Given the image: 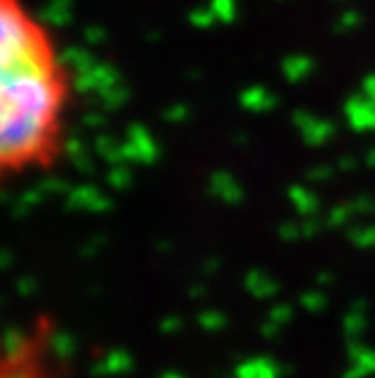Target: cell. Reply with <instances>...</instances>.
I'll return each mask as SVG.
<instances>
[{
  "label": "cell",
  "mask_w": 375,
  "mask_h": 378,
  "mask_svg": "<svg viewBox=\"0 0 375 378\" xmlns=\"http://www.w3.org/2000/svg\"><path fill=\"white\" fill-rule=\"evenodd\" d=\"M74 76L25 0H0V183L52 168L71 137Z\"/></svg>",
  "instance_id": "6da1fadb"
}]
</instances>
